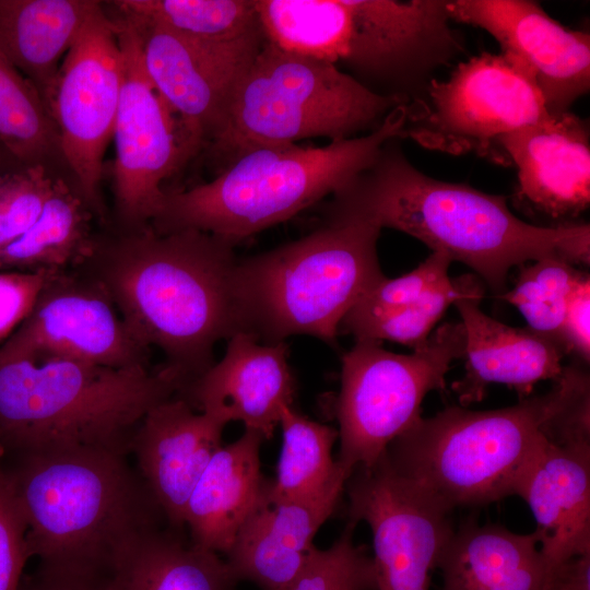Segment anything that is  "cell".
Returning <instances> with one entry per match:
<instances>
[{
    "label": "cell",
    "instance_id": "40",
    "mask_svg": "<svg viewBox=\"0 0 590 590\" xmlns=\"http://www.w3.org/2000/svg\"><path fill=\"white\" fill-rule=\"evenodd\" d=\"M590 278L583 274L574 288L564 315L562 341L568 352H575L585 362L590 357Z\"/></svg>",
    "mask_w": 590,
    "mask_h": 590
},
{
    "label": "cell",
    "instance_id": "41",
    "mask_svg": "<svg viewBox=\"0 0 590 590\" xmlns=\"http://www.w3.org/2000/svg\"><path fill=\"white\" fill-rule=\"evenodd\" d=\"M546 590H590V553L550 567Z\"/></svg>",
    "mask_w": 590,
    "mask_h": 590
},
{
    "label": "cell",
    "instance_id": "4",
    "mask_svg": "<svg viewBox=\"0 0 590 590\" xmlns=\"http://www.w3.org/2000/svg\"><path fill=\"white\" fill-rule=\"evenodd\" d=\"M446 0H256L268 43L408 104L463 52Z\"/></svg>",
    "mask_w": 590,
    "mask_h": 590
},
{
    "label": "cell",
    "instance_id": "38",
    "mask_svg": "<svg viewBox=\"0 0 590 590\" xmlns=\"http://www.w3.org/2000/svg\"><path fill=\"white\" fill-rule=\"evenodd\" d=\"M56 271H0V345L31 312L38 294Z\"/></svg>",
    "mask_w": 590,
    "mask_h": 590
},
{
    "label": "cell",
    "instance_id": "21",
    "mask_svg": "<svg viewBox=\"0 0 590 590\" xmlns=\"http://www.w3.org/2000/svg\"><path fill=\"white\" fill-rule=\"evenodd\" d=\"M500 146L517 168L519 194L535 210L560 220L589 206V129L570 110L509 133Z\"/></svg>",
    "mask_w": 590,
    "mask_h": 590
},
{
    "label": "cell",
    "instance_id": "8",
    "mask_svg": "<svg viewBox=\"0 0 590 590\" xmlns=\"http://www.w3.org/2000/svg\"><path fill=\"white\" fill-rule=\"evenodd\" d=\"M380 231L359 221L324 222L297 240L238 260L241 332L268 344L299 334L334 341L345 315L385 276Z\"/></svg>",
    "mask_w": 590,
    "mask_h": 590
},
{
    "label": "cell",
    "instance_id": "36",
    "mask_svg": "<svg viewBox=\"0 0 590 590\" xmlns=\"http://www.w3.org/2000/svg\"><path fill=\"white\" fill-rule=\"evenodd\" d=\"M55 178L44 166L0 170V248L37 221Z\"/></svg>",
    "mask_w": 590,
    "mask_h": 590
},
{
    "label": "cell",
    "instance_id": "29",
    "mask_svg": "<svg viewBox=\"0 0 590 590\" xmlns=\"http://www.w3.org/2000/svg\"><path fill=\"white\" fill-rule=\"evenodd\" d=\"M0 165L44 166L71 184L55 122L33 84L0 51Z\"/></svg>",
    "mask_w": 590,
    "mask_h": 590
},
{
    "label": "cell",
    "instance_id": "12",
    "mask_svg": "<svg viewBox=\"0 0 590 590\" xmlns=\"http://www.w3.org/2000/svg\"><path fill=\"white\" fill-rule=\"evenodd\" d=\"M107 12L115 26L123 62L113 132L115 160L110 177L114 206L107 226L132 232L150 225L165 197L163 182L193 154L179 120L145 73L134 26L116 10L107 9Z\"/></svg>",
    "mask_w": 590,
    "mask_h": 590
},
{
    "label": "cell",
    "instance_id": "39",
    "mask_svg": "<svg viewBox=\"0 0 590 590\" xmlns=\"http://www.w3.org/2000/svg\"><path fill=\"white\" fill-rule=\"evenodd\" d=\"M19 590H116L114 570L62 568L38 565L23 576Z\"/></svg>",
    "mask_w": 590,
    "mask_h": 590
},
{
    "label": "cell",
    "instance_id": "17",
    "mask_svg": "<svg viewBox=\"0 0 590 590\" xmlns=\"http://www.w3.org/2000/svg\"><path fill=\"white\" fill-rule=\"evenodd\" d=\"M452 21L491 34L502 55L523 69L540 91L550 114L569 111L590 88V37L566 28L535 1L455 0Z\"/></svg>",
    "mask_w": 590,
    "mask_h": 590
},
{
    "label": "cell",
    "instance_id": "28",
    "mask_svg": "<svg viewBox=\"0 0 590 590\" xmlns=\"http://www.w3.org/2000/svg\"><path fill=\"white\" fill-rule=\"evenodd\" d=\"M96 220L74 186L55 178L37 221L0 248V271H61L79 266L88 253Z\"/></svg>",
    "mask_w": 590,
    "mask_h": 590
},
{
    "label": "cell",
    "instance_id": "34",
    "mask_svg": "<svg viewBox=\"0 0 590 590\" xmlns=\"http://www.w3.org/2000/svg\"><path fill=\"white\" fill-rule=\"evenodd\" d=\"M350 522L327 550L316 548L308 565L287 590H377L373 557L353 542Z\"/></svg>",
    "mask_w": 590,
    "mask_h": 590
},
{
    "label": "cell",
    "instance_id": "14",
    "mask_svg": "<svg viewBox=\"0 0 590 590\" xmlns=\"http://www.w3.org/2000/svg\"><path fill=\"white\" fill-rule=\"evenodd\" d=\"M49 358L150 368V350L127 329L103 285L76 268L49 276L28 316L0 345V362Z\"/></svg>",
    "mask_w": 590,
    "mask_h": 590
},
{
    "label": "cell",
    "instance_id": "31",
    "mask_svg": "<svg viewBox=\"0 0 590 590\" xmlns=\"http://www.w3.org/2000/svg\"><path fill=\"white\" fill-rule=\"evenodd\" d=\"M282 450L274 480L267 481L268 494L276 499H305L323 494L349 475L332 459L339 437L331 426L311 421L293 406L283 408Z\"/></svg>",
    "mask_w": 590,
    "mask_h": 590
},
{
    "label": "cell",
    "instance_id": "3",
    "mask_svg": "<svg viewBox=\"0 0 590 590\" xmlns=\"http://www.w3.org/2000/svg\"><path fill=\"white\" fill-rule=\"evenodd\" d=\"M0 456L40 565L114 570L142 539L168 524L129 455L73 449Z\"/></svg>",
    "mask_w": 590,
    "mask_h": 590
},
{
    "label": "cell",
    "instance_id": "1",
    "mask_svg": "<svg viewBox=\"0 0 590 590\" xmlns=\"http://www.w3.org/2000/svg\"><path fill=\"white\" fill-rule=\"evenodd\" d=\"M234 246L197 229L106 226L74 268L103 285L141 345L163 353L182 396L214 364L215 344L241 332Z\"/></svg>",
    "mask_w": 590,
    "mask_h": 590
},
{
    "label": "cell",
    "instance_id": "35",
    "mask_svg": "<svg viewBox=\"0 0 590 590\" xmlns=\"http://www.w3.org/2000/svg\"><path fill=\"white\" fill-rule=\"evenodd\" d=\"M451 262L447 255L433 251L411 272L394 279L384 276L355 303L340 328L417 303L450 281L448 269Z\"/></svg>",
    "mask_w": 590,
    "mask_h": 590
},
{
    "label": "cell",
    "instance_id": "26",
    "mask_svg": "<svg viewBox=\"0 0 590 590\" xmlns=\"http://www.w3.org/2000/svg\"><path fill=\"white\" fill-rule=\"evenodd\" d=\"M102 3L0 0V51L33 84L48 111L62 60Z\"/></svg>",
    "mask_w": 590,
    "mask_h": 590
},
{
    "label": "cell",
    "instance_id": "11",
    "mask_svg": "<svg viewBox=\"0 0 590 590\" xmlns=\"http://www.w3.org/2000/svg\"><path fill=\"white\" fill-rule=\"evenodd\" d=\"M550 115L529 74L502 54L460 62L408 104L403 138L450 154L474 153L509 165L500 140Z\"/></svg>",
    "mask_w": 590,
    "mask_h": 590
},
{
    "label": "cell",
    "instance_id": "25",
    "mask_svg": "<svg viewBox=\"0 0 590 590\" xmlns=\"http://www.w3.org/2000/svg\"><path fill=\"white\" fill-rule=\"evenodd\" d=\"M437 568L442 590H546L550 573L535 532L473 520L453 530Z\"/></svg>",
    "mask_w": 590,
    "mask_h": 590
},
{
    "label": "cell",
    "instance_id": "9",
    "mask_svg": "<svg viewBox=\"0 0 590 590\" xmlns=\"http://www.w3.org/2000/svg\"><path fill=\"white\" fill-rule=\"evenodd\" d=\"M403 104L408 103L374 93L331 63L266 40L237 84L219 134L204 152L221 170L251 149L369 133Z\"/></svg>",
    "mask_w": 590,
    "mask_h": 590
},
{
    "label": "cell",
    "instance_id": "5",
    "mask_svg": "<svg viewBox=\"0 0 590 590\" xmlns=\"http://www.w3.org/2000/svg\"><path fill=\"white\" fill-rule=\"evenodd\" d=\"M406 115V104L400 105L374 131L324 146L292 143L245 151L212 180L165 191L150 226L161 234L197 229L236 244L341 189L386 142L403 138Z\"/></svg>",
    "mask_w": 590,
    "mask_h": 590
},
{
    "label": "cell",
    "instance_id": "15",
    "mask_svg": "<svg viewBox=\"0 0 590 590\" xmlns=\"http://www.w3.org/2000/svg\"><path fill=\"white\" fill-rule=\"evenodd\" d=\"M350 522L368 523L377 590H429L453 528L451 511L400 477L384 455L345 483Z\"/></svg>",
    "mask_w": 590,
    "mask_h": 590
},
{
    "label": "cell",
    "instance_id": "2",
    "mask_svg": "<svg viewBox=\"0 0 590 590\" xmlns=\"http://www.w3.org/2000/svg\"><path fill=\"white\" fill-rule=\"evenodd\" d=\"M331 196L324 221H359L403 232L473 269L499 295L511 268L546 256L589 264V224L541 226L509 209L504 196L425 175L398 141Z\"/></svg>",
    "mask_w": 590,
    "mask_h": 590
},
{
    "label": "cell",
    "instance_id": "27",
    "mask_svg": "<svg viewBox=\"0 0 590 590\" xmlns=\"http://www.w3.org/2000/svg\"><path fill=\"white\" fill-rule=\"evenodd\" d=\"M168 524L142 539L118 562L116 590H235L238 580L219 554Z\"/></svg>",
    "mask_w": 590,
    "mask_h": 590
},
{
    "label": "cell",
    "instance_id": "18",
    "mask_svg": "<svg viewBox=\"0 0 590 590\" xmlns=\"http://www.w3.org/2000/svg\"><path fill=\"white\" fill-rule=\"evenodd\" d=\"M294 393L285 342L261 343L237 332L228 339L222 359L179 397L224 425L241 422L268 439L283 408L292 406Z\"/></svg>",
    "mask_w": 590,
    "mask_h": 590
},
{
    "label": "cell",
    "instance_id": "20",
    "mask_svg": "<svg viewBox=\"0 0 590 590\" xmlns=\"http://www.w3.org/2000/svg\"><path fill=\"white\" fill-rule=\"evenodd\" d=\"M345 483L312 498L276 499L268 494L266 482L226 554L236 579L261 590H287L315 553L314 538L338 507Z\"/></svg>",
    "mask_w": 590,
    "mask_h": 590
},
{
    "label": "cell",
    "instance_id": "42",
    "mask_svg": "<svg viewBox=\"0 0 590 590\" xmlns=\"http://www.w3.org/2000/svg\"><path fill=\"white\" fill-rule=\"evenodd\" d=\"M0 170H4V168L0 165Z\"/></svg>",
    "mask_w": 590,
    "mask_h": 590
},
{
    "label": "cell",
    "instance_id": "7",
    "mask_svg": "<svg viewBox=\"0 0 590 590\" xmlns=\"http://www.w3.org/2000/svg\"><path fill=\"white\" fill-rule=\"evenodd\" d=\"M587 379L579 367H564L548 392L512 406H449L421 417L384 457L400 477L449 511L497 502L514 495L552 421Z\"/></svg>",
    "mask_w": 590,
    "mask_h": 590
},
{
    "label": "cell",
    "instance_id": "24",
    "mask_svg": "<svg viewBox=\"0 0 590 590\" xmlns=\"http://www.w3.org/2000/svg\"><path fill=\"white\" fill-rule=\"evenodd\" d=\"M263 439L257 430L245 429L208 463L185 510L184 523L193 545L216 554L231 550L267 482L260 463Z\"/></svg>",
    "mask_w": 590,
    "mask_h": 590
},
{
    "label": "cell",
    "instance_id": "6",
    "mask_svg": "<svg viewBox=\"0 0 590 590\" xmlns=\"http://www.w3.org/2000/svg\"><path fill=\"white\" fill-rule=\"evenodd\" d=\"M162 366L79 361L0 362V452L105 449L130 455L146 413L178 394Z\"/></svg>",
    "mask_w": 590,
    "mask_h": 590
},
{
    "label": "cell",
    "instance_id": "37",
    "mask_svg": "<svg viewBox=\"0 0 590 590\" xmlns=\"http://www.w3.org/2000/svg\"><path fill=\"white\" fill-rule=\"evenodd\" d=\"M31 557L26 523L0 456V590H19Z\"/></svg>",
    "mask_w": 590,
    "mask_h": 590
},
{
    "label": "cell",
    "instance_id": "30",
    "mask_svg": "<svg viewBox=\"0 0 590 590\" xmlns=\"http://www.w3.org/2000/svg\"><path fill=\"white\" fill-rule=\"evenodd\" d=\"M117 11L216 47L260 49L263 28L256 0H119Z\"/></svg>",
    "mask_w": 590,
    "mask_h": 590
},
{
    "label": "cell",
    "instance_id": "32",
    "mask_svg": "<svg viewBox=\"0 0 590 590\" xmlns=\"http://www.w3.org/2000/svg\"><path fill=\"white\" fill-rule=\"evenodd\" d=\"M519 268L515 286L499 297L517 307L529 329L564 345L562 326L565 310L585 273L567 259L555 255Z\"/></svg>",
    "mask_w": 590,
    "mask_h": 590
},
{
    "label": "cell",
    "instance_id": "23",
    "mask_svg": "<svg viewBox=\"0 0 590 590\" xmlns=\"http://www.w3.org/2000/svg\"><path fill=\"white\" fill-rule=\"evenodd\" d=\"M483 296L457 300L465 334V375L455 384L460 403L481 401L487 386L502 384L523 399L534 385L560 377L567 349L529 328L502 323L482 311Z\"/></svg>",
    "mask_w": 590,
    "mask_h": 590
},
{
    "label": "cell",
    "instance_id": "19",
    "mask_svg": "<svg viewBox=\"0 0 590 590\" xmlns=\"http://www.w3.org/2000/svg\"><path fill=\"white\" fill-rule=\"evenodd\" d=\"M225 426L177 394L153 406L139 425L130 453L169 527L185 528L188 499L222 447Z\"/></svg>",
    "mask_w": 590,
    "mask_h": 590
},
{
    "label": "cell",
    "instance_id": "16",
    "mask_svg": "<svg viewBox=\"0 0 590 590\" xmlns=\"http://www.w3.org/2000/svg\"><path fill=\"white\" fill-rule=\"evenodd\" d=\"M117 12L134 26L145 73L179 120L196 156L219 134L235 88L261 49L201 44Z\"/></svg>",
    "mask_w": 590,
    "mask_h": 590
},
{
    "label": "cell",
    "instance_id": "33",
    "mask_svg": "<svg viewBox=\"0 0 590 590\" xmlns=\"http://www.w3.org/2000/svg\"><path fill=\"white\" fill-rule=\"evenodd\" d=\"M484 288L475 275H462L451 280L417 303L389 314L363 320L341 328L356 341L384 340L398 342L413 350L423 344L433 332L450 305L457 300L480 295Z\"/></svg>",
    "mask_w": 590,
    "mask_h": 590
},
{
    "label": "cell",
    "instance_id": "22",
    "mask_svg": "<svg viewBox=\"0 0 590 590\" xmlns=\"http://www.w3.org/2000/svg\"><path fill=\"white\" fill-rule=\"evenodd\" d=\"M514 495L530 507L548 567L590 553V445L547 438L521 472Z\"/></svg>",
    "mask_w": 590,
    "mask_h": 590
},
{
    "label": "cell",
    "instance_id": "10",
    "mask_svg": "<svg viewBox=\"0 0 590 590\" xmlns=\"http://www.w3.org/2000/svg\"><path fill=\"white\" fill-rule=\"evenodd\" d=\"M460 322H444L411 354H397L380 342L356 341L342 357L335 414L340 453L337 463L351 476L373 465L399 436L422 417L426 394L442 390L453 361L464 357Z\"/></svg>",
    "mask_w": 590,
    "mask_h": 590
},
{
    "label": "cell",
    "instance_id": "13",
    "mask_svg": "<svg viewBox=\"0 0 590 590\" xmlns=\"http://www.w3.org/2000/svg\"><path fill=\"white\" fill-rule=\"evenodd\" d=\"M122 78L121 49L103 2L63 58L49 103L72 184L103 227L110 221L101 191L104 156Z\"/></svg>",
    "mask_w": 590,
    "mask_h": 590
}]
</instances>
